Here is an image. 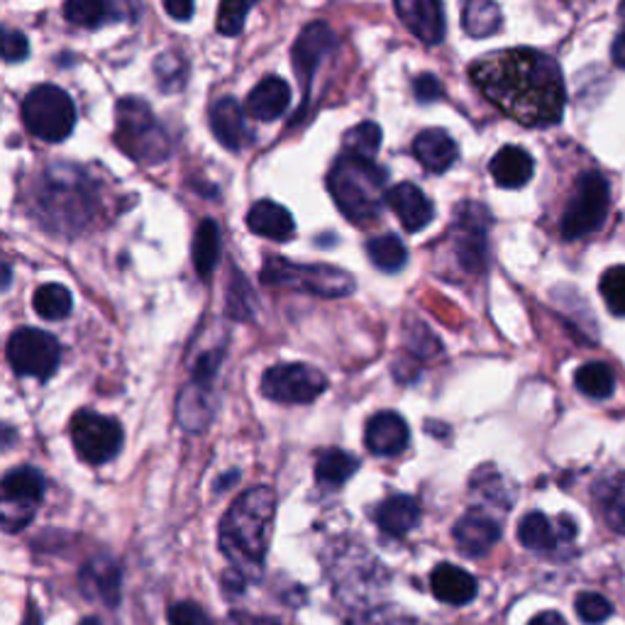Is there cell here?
<instances>
[{
  "instance_id": "obj_5",
  "label": "cell",
  "mask_w": 625,
  "mask_h": 625,
  "mask_svg": "<svg viewBox=\"0 0 625 625\" xmlns=\"http://www.w3.org/2000/svg\"><path fill=\"white\" fill-rule=\"evenodd\" d=\"M115 144L140 164H162L171 154V140L142 98L128 95L115 108Z\"/></svg>"
},
{
  "instance_id": "obj_47",
  "label": "cell",
  "mask_w": 625,
  "mask_h": 625,
  "mask_svg": "<svg viewBox=\"0 0 625 625\" xmlns=\"http://www.w3.org/2000/svg\"><path fill=\"white\" fill-rule=\"evenodd\" d=\"M164 10L169 12L171 18H177V20H189L193 16V3L191 0H167L164 3Z\"/></svg>"
},
{
  "instance_id": "obj_51",
  "label": "cell",
  "mask_w": 625,
  "mask_h": 625,
  "mask_svg": "<svg viewBox=\"0 0 625 625\" xmlns=\"http://www.w3.org/2000/svg\"><path fill=\"white\" fill-rule=\"evenodd\" d=\"M83 625H98V621H85Z\"/></svg>"
},
{
  "instance_id": "obj_24",
  "label": "cell",
  "mask_w": 625,
  "mask_h": 625,
  "mask_svg": "<svg viewBox=\"0 0 625 625\" xmlns=\"http://www.w3.org/2000/svg\"><path fill=\"white\" fill-rule=\"evenodd\" d=\"M488 171H492V177L501 189H521L533 179L535 162L523 147L508 144L501 147V150L494 154Z\"/></svg>"
},
{
  "instance_id": "obj_39",
  "label": "cell",
  "mask_w": 625,
  "mask_h": 625,
  "mask_svg": "<svg viewBox=\"0 0 625 625\" xmlns=\"http://www.w3.org/2000/svg\"><path fill=\"white\" fill-rule=\"evenodd\" d=\"M154 71H157V79H159V83H162L164 91H179L181 85L187 83V61L174 52H167L159 57Z\"/></svg>"
},
{
  "instance_id": "obj_11",
  "label": "cell",
  "mask_w": 625,
  "mask_h": 625,
  "mask_svg": "<svg viewBox=\"0 0 625 625\" xmlns=\"http://www.w3.org/2000/svg\"><path fill=\"white\" fill-rule=\"evenodd\" d=\"M44 476L32 464L10 470L3 480V528L22 531L34 518L37 506L44 498Z\"/></svg>"
},
{
  "instance_id": "obj_38",
  "label": "cell",
  "mask_w": 625,
  "mask_h": 625,
  "mask_svg": "<svg viewBox=\"0 0 625 625\" xmlns=\"http://www.w3.org/2000/svg\"><path fill=\"white\" fill-rule=\"evenodd\" d=\"M598 289H602L606 309L618 317H625V266L606 269Z\"/></svg>"
},
{
  "instance_id": "obj_36",
  "label": "cell",
  "mask_w": 625,
  "mask_h": 625,
  "mask_svg": "<svg viewBox=\"0 0 625 625\" xmlns=\"http://www.w3.org/2000/svg\"><path fill=\"white\" fill-rule=\"evenodd\" d=\"M32 305L37 315H42L44 321H64L73 309V299L67 286L44 284L34 291Z\"/></svg>"
},
{
  "instance_id": "obj_12",
  "label": "cell",
  "mask_w": 625,
  "mask_h": 625,
  "mask_svg": "<svg viewBox=\"0 0 625 625\" xmlns=\"http://www.w3.org/2000/svg\"><path fill=\"white\" fill-rule=\"evenodd\" d=\"M71 443L77 455L89 464H105L122 447V427L108 415L81 411L71 421Z\"/></svg>"
},
{
  "instance_id": "obj_14",
  "label": "cell",
  "mask_w": 625,
  "mask_h": 625,
  "mask_svg": "<svg viewBox=\"0 0 625 625\" xmlns=\"http://www.w3.org/2000/svg\"><path fill=\"white\" fill-rule=\"evenodd\" d=\"M335 47H337V37L327 22H321V20L311 22L309 28L299 34L291 57H293V69H296V73H299L305 95H309L311 81L317 73V67L323 64V59L333 54Z\"/></svg>"
},
{
  "instance_id": "obj_40",
  "label": "cell",
  "mask_w": 625,
  "mask_h": 625,
  "mask_svg": "<svg viewBox=\"0 0 625 625\" xmlns=\"http://www.w3.org/2000/svg\"><path fill=\"white\" fill-rule=\"evenodd\" d=\"M574 611H577L579 618L589 625L606 623L611 616H614V606L608 604V598L594 592L579 594L577 602H574Z\"/></svg>"
},
{
  "instance_id": "obj_33",
  "label": "cell",
  "mask_w": 625,
  "mask_h": 625,
  "mask_svg": "<svg viewBox=\"0 0 625 625\" xmlns=\"http://www.w3.org/2000/svg\"><path fill=\"white\" fill-rule=\"evenodd\" d=\"M64 18L79 28H101L105 22H113L120 18V10L105 0H71L64 6Z\"/></svg>"
},
{
  "instance_id": "obj_49",
  "label": "cell",
  "mask_w": 625,
  "mask_h": 625,
  "mask_svg": "<svg viewBox=\"0 0 625 625\" xmlns=\"http://www.w3.org/2000/svg\"><path fill=\"white\" fill-rule=\"evenodd\" d=\"M238 616H240L238 618L240 625H279V623L269 621V618H254V616H242V614H238Z\"/></svg>"
},
{
  "instance_id": "obj_13",
  "label": "cell",
  "mask_w": 625,
  "mask_h": 625,
  "mask_svg": "<svg viewBox=\"0 0 625 625\" xmlns=\"http://www.w3.org/2000/svg\"><path fill=\"white\" fill-rule=\"evenodd\" d=\"M457 256L464 272L482 274L486 269V230L492 225V213L480 203H460L457 208Z\"/></svg>"
},
{
  "instance_id": "obj_23",
  "label": "cell",
  "mask_w": 625,
  "mask_h": 625,
  "mask_svg": "<svg viewBox=\"0 0 625 625\" xmlns=\"http://www.w3.org/2000/svg\"><path fill=\"white\" fill-rule=\"evenodd\" d=\"M413 154L427 171H433V174H443V171H447L452 164L457 162L460 150H457V142L450 138V132L433 128V130H423L419 138H415Z\"/></svg>"
},
{
  "instance_id": "obj_27",
  "label": "cell",
  "mask_w": 625,
  "mask_h": 625,
  "mask_svg": "<svg viewBox=\"0 0 625 625\" xmlns=\"http://www.w3.org/2000/svg\"><path fill=\"white\" fill-rule=\"evenodd\" d=\"M211 386L191 382L181 391L177 403L179 423L187 427L189 433H203L213 421V406H211Z\"/></svg>"
},
{
  "instance_id": "obj_3",
  "label": "cell",
  "mask_w": 625,
  "mask_h": 625,
  "mask_svg": "<svg viewBox=\"0 0 625 625\" xmlns=\"http://www.w3.org/2000/svg\"><path fill=\"white\" fill-rule=\"evenodd\" d=\"M34 199L42 223L54 232H79L93 218L91 183L73 167L49 169Z\"/></svg>"
},
{
  "instance_id": "obj_44",
  "label": "cell",
  "mask_w": 625,
  "mask_h": 625,
  "mask_svg": "<svg viewBox=\"0 0 625 625\" xmlns=\"http://www.w3.org/2000/svg\"><path fill=\"white\" fill-rule=\"evenodd\" d=\"M413 93L419 98V103H435L437 98L443 95V85H440L433 73H421V77L413 81Z\"/></svg>"
},
{
  "instance_id": "obj_45",
  "label": "cell",
  "mask_w": 625,
  "mask_h": 625,
  "mask_svg": "<svg viewBox=\"0 0 625 625\" xmlns=\"http://www.w3.org/2000/svg\"><path fill=\"white\" fill-rule=\"evenodd\" d=\"M242 301H248V303H252V296H250V286H248V281L242 279V274H240V289L235 291V289H228V313L232 315V317H238V321H244V317L250 315V311L244 309L242 305Z\"/></svg>"
},
{
  "instance_id": "obj_26",
  "label": "cell",
  "mask_w": 625,
  "mask_h": 625,
  "mask_svg": "<svg viewBox=\"0 0 625 625\" xmlns=\"http://www.w3.org/2000/svg\"><path fill=\"white\" fill-rule=\"evenodd\" d=\"M374 521L382 533L391 535V537H403L409 535L415 525L421 521V504L413 496L399 494L386 498L384 504H379Z\"/></svg>"
},
{
  "instance_id": "obj_1",
  "label": "cell",
  "mask_w": 625,
  "mask_h": 625,
  "mask_svg": "<svg viewBox=\"0 0 625 625\" xmlns=\"http://www.w3.org/2000/svg\"><path fill=\"white\" fill-rule=\"evenodd\" d=\"M472 81L488 101L525 128L557 125L567 89L553 57L537 49H501L472 64Z\"/></svg>"
},
{
  "instance_id": "obj_29",
  "label": "cell",
  "mask_w": 625,
  "mask_h": 625,
  "mask_svg": "<svg viewBox=\"0 0 625 625\" xmlns=\"http://www.w3.org/2000/svg\"><path fill=\"white\" fill-rule=\"evenodd\" d=\"M606 523L616 533L625 535V474H614L594 488Z\"/></svg>"
},
{
  "instance_id": "obj_18",
  "label": "cell",
  "mask_w": 625,
  "mask_h": 625,
  "mask_svg": "<svg viewBox=\"0 0 625 625\" xmlns=\"http://www.w3.org/2000/svg\"><path fill=\"white\" fill-rule=\"evenodd\" d=\"M498 537H501V525L480 508L464 513L455 525V543L460 547V553L467 557L488 555L492 553V547L498 543Z\"/></svg>"
},
{
  "instance_id": "obj_43",
  "label": "cell",
  "mask_w": 625,
  "mask_h": 625,
  "mask_svg": "<svg viewBox=\"0 0 625 625\" xmlns=\"http://www.w3.org/2000/svg\"><path fill=\"white\" fill-rule=\"evenodd\" d=\"M30 52V44H28V37L18 30H6L3 32V57L6 61H22Z\"/></svg>"
},
{
  "instance_id": "obj_50",
  "label": "cell",
  "mask_w": 625,
  "mask_h": 625,
  "mask_svg": "<svg viewBox=\"0 0 625 625\" xmlns=\"http://www.w3.org/2000/svg\"><path fill=\"white\" fill-rule=\"evenodd\" d=\"M24 625H37V621H34V618H28V623H24Z\"/></svg>"
},
{
  "instance_id": "obj_2",
  "label": "cell",
  "mask_w": 625,
  "mask_h": 625,
  "mask_svg": "<svg viewBox=\"0 0 625 625\" xmlns=\"http://www.w3.org/2000/svg\"><path fill=\"white\" fill-rule=\"evenodd\" d=\"M276 496L269 486L244 492L220 521V550L240 574L262 572L269 541H272Z\"/></svg>"
},
{
  "instance_id": "obj_34",
  "label": "cell",
  "mask_w": 625,
  "mask_h": 625,
  "mask_svg": "<svg viewBox=\"0 0 625 625\" xmlns=\"http://www.w3.org/2000/svg\"><path fill=\"white\" fill-rule=\"evenodd\" d=\"M574 384L589 399H608L616 389L614 372L608 370L604 362H586L582 364L577 374H574Z\"/></svg>"
},
{
  "instance_id": "obj_9",
  "label": "cell",
  "mask_w": 625,
  "mask_h": 625,
  "mask_svg": "<svg viewBox=\"0 0 625 625\" xmlns=\"http://www.w3.org/2000/svg\"><path fill=\"white\" fill-rule=\"evenodd\" d=\"M327 389V379L311 364H276L262 376V394L269 401L303 406L321 399Z\"/></svg>"
},
{
  "instance_id": "obj_20",
  "label": "cell",
  "mask_w": 625,
  "mask_h": 625,
  "mask_svg": "<svg viewBox=\"0 0 625 625\" xmlns=\"http://www.w3.org/2000/svg\"><path fill=\"white\" fill-rule=\"evenodd\" d=\"M386 205L399 215L401 225L409 232H421L433 223V203L415 183H396L394 189H389Z\"/></svg>"
},
{
  "instance_id": "obj_30",
  "label": "cell",
  "mask_w": 625,
  "mask_h": 625,
  "mask_svg": "<svg viewBox=\"0 0 625 625\" xmlns=\"http://www.w3.org/2000/svg\"><path fill=\"white\" fill-rule=\"evenodd\" d=\"M501 24H504L501 8L496 3H488V0H472V3H467L462 10V28L470 37H474V40L496 34Z\"/></svg>"
},
{
  "instance_id": "obj_17",
  "label": "cell",
  "mask_w": 625,
  "mask_h": 625,
  "mask_svg": "<svg viewBox=\"0 0 625 625\" xmlns=\"http://www.w3.org/2000/svg\"><path fill=\"white\" fill-rule=\"evenodd\" d=\"M211 130L215 140L232 152H240L254 142V130L248 125L244 110L235 98H220L211 108Z\"/></svg>"
},
{
  "instance_id": "obj_31",
  "label": "cell",
  "mask_w": 625,
  "mask_h": 625,
  "mask_svg": "<svg viewBox=\"0 0 625 625\" xmlns=\"http://www.w3.org/2000/svg\"><path fill=\"white\" fill-rule=\"evenodd\" d=\"M360 460L342 450H323L315 460V480L323 486H342L357 472Z\"/></svg>"
},
{
  "instance_id": "obj_35",
  "label": "cell",
  "mask_w": 625,
  "mask_h": 625,
  "mask_svg": "<svg viewBox=\"0 0 625 625\" xmlns=\"http://www.w3.org/2000/svg\"><path fill=\"white\" fill-rule=\"evenodd\" d=\"M366 254L374 266L382 269V272H399V269L406 266L409 252L406 244H403L396 235H379L366 242Z\"/></svg>"
},
{
  "instance_id": "obj_37",
  "label": "cell",
  "mask_w": 625,
  "mask_h": 625,
  "mask_svg": "<svg viewBox=\"0 0 625 625\" xmlns=\"http://www.w3.org/2000/svg\"><path fill=\"white\" fill-rule=\"evenodd\" d=\"M379 147H382V128L376 122H360L357 128H352L345 134V154L350 157L374 162Z\"/></svg>"
},
{
  "instance_id": "obj_7",
  "label": "cell",
  "mask_w": 625,
  "mask_h": 625,
  "mask_svg": "<svg viewBox=\"0 0 625 625\" xmlns=\"http://www.w3.org/2000/svg\"><path fill=\"white\" fill-rule=\"evenodd\" d=\"M22 122L34 138L61 142L77 128V105L57 85H37L22 101Z\"/></svg>"
},
{
  "instance_id": "obj_6",
  "label": "cell",
  "mask_w": 625,
  "mask_h": 625,
  "mask_svg": "<svg viewBox=\"0 0 625 625\" xmlns=\"http://www.w3.org/2000/svg\"><path fill=\"white\" fill-rule=\"evenodd\" d=\"M260 279L264 286L293 289L323 299H342L354 291V279L345 269L330 264H296L281 260V256H269Z\"/></svg>"
},
{
  "instance_id": "obj_8",
  "label": "cell",
  "mask_w": 625,
  "mask_h": 625,
  "mask_svg": "<svg viewBox=\"0 0 625 625\" xmlns=\"http://www.w3.org/2000/svg\"><path fill=\"white\" fill-rule=\"evenodd\" d=\"M611 208L608 181L598 171H586L574 187L572 199L562 218V238L582 240L604 228Z\"/></svg>"
},
{
  "instance_id": "obj_25",
  "label": "cell",
  "mask_w": 625,
  "mask_h": 625,
  "mask_svg": "<svg viewBox=\"0 0 625 625\" xmlns=\"http://www.w3.org/2000/svg\"><path fill=\"white\" fill-rule=\"evenodd\" d=\"M248 228L254 235L274 242H286L293 238V232H296V223H293L291 213L284 205L274 201H256L248 213Z\"/></svg>"
},
{
  "instance_id": "obj_21",
  "label": "cell",
  "mask_w": 625,
  "mask_h": 625,
  "mask_svg": "<svg viewBox=\"0 0 625 625\" xmlns=\"http://www.w3.org/2000/svg\"><path fill=\"white\" fill-rule=\"evenodd\" d=\"M291 105V85L279 77H266L254 85L248 95V113L254 120H276L289 110Z\"/></svg>"
},
{
  "instance_id": "obj_16",
  "label": "cell",
  "mask_w": 625,
  "mask_h": 625,
  "mask_svg": "<svg viewBox=\"0 0 625 625\" xmlns=\"http://www.w3.org/2000/svg\"><path fill=\"white\" fill-rule=\"evenodd\" d=\"M409 425L394 411L376 413L366 423L364 431V445L376 457H396L409 447Z\"/></svg>"
},
{
  "instance_id": "obj_28",
  "label": "cell",
  "mask_w": 625,
  "mask_h": 625,
  "mask_svg": "<svg viewBox=\"0 0 625 625\" xmlns=\"http://www.w3.org/2000/svg\"><path fill=\"white\" fill-rule=\"evenodd\" d=\"M83 584L85 592L103 598L105 606H118L120 602V567L113 560H93L89 567L83 569Z\"/></svg>"
},
{
  "instance_id": "obj_42",
  "label": "cell",
  "mask_w": 625,
  "mask_h": 625,
  "mask_svg": "<svg viewBox=\"0 0 625 625\" xmlns=\"http://www.w3.org/2000/svg\"><path fill=\"white\" fill-rule=\"evenodd\" d=\"M167 621H169V625H211V621H208V616H205V611L191 602L169 606Z\"/></svg>"
},
{
  "instance_id": "obj_46",
  "label": "cell",
  "mask_w": 625,
  "mask_h": 625,
  "mask_svg": "<svg viewBox=\"0 0 625 625\" xmlns=\"http://www.w3.org/2000/svg\"><path fill=\"white\" fill-rule=\"evenodd\" d=\"M621 20H623V30L616 34L614 47H611V57H614V64L625 69V3L621 6Z\"/></svg>"
},
{
  "instance_id": "obj_22",
  "label": "cell",
  "mask_w": 625,
  "mask_h": 625,
  "mask_svg": "<svg viewBox=\"0 0 625 625\" xmlns=\"http://www.w3.org/2000/svg\"><path fill=\"white\" fill-rule=\"evenodd\" d=\"M431 589L437 596V602L450 606H464L474 602L480 586H476V579L470 572H464L457 565H450V562H443V565H437L431 574Z\"/></svg>"
},
{
  "instance_id": "obj_41",
  "label": "cell",
  "mask_w": 625,
  "mask_h": 625,
  "mask_svg": "<svg viewBox=\"0 0 625 625\" xmlns=\"http://www.w3.org/2000/svg\"><path fill=\"white\" fill-rule=\"evenodd\" d=\"M252 10L250 3H238V0H232V3H223L218 10V30L220 34H240L244 28V18H248V12Z\"/></svg>"
},
{
  "instance_id": "obj_19",
  "label": "cell",
  "mask_w": 625,
  "mask_h": 625,
  "mask_svg": "<svg viewBox=\"0 0 625 625\" xmlns=\"http://www.w3.org/2000/svg\"><path fill=\"white\" fill-rule=\"evenodd\" d=\"M399 18L423 44H440L445 37V12L435 0H399Z\"/></svg>"
},
{
  "instance_id": "obj_4",
  "label": "cell",
  "mask_w": 625,
  "mask_h": 625,
  "mask_svg": "<svg viewBox=\"0 0 625 625\" xmlns=\"http://www.w3.org/2000/svg\"><path fill=\"white\" fill-rule=\"evenodd\" d=\"M327 189L350 223H370L386 201V169L366 159L342 154L330 169Z\"/></svg>"
},
{
  "instance_id": "obj_10",
  "label": "cell",
  "mask_w": 625,
  "mask_h": 625,
  "mask_svg": "<svg viewBox=\"0 0 625 625\" xmlns=\"http://www.w3.org/2000/svg\"><path fill=\"white\" fill-rule=\"evenodd\" d=\"M8 362L20 376L49 379L61 362V347L44 330L20 327L8 340Z\"/></svg>"
},
{
  "instance_id": "obj_48",
  "label": "cell",
  "mask_w": 625,
  "mask_h": 625,
  "mask_svg": "<svg viewBox=\"0 0 625 625\" xmlns=\"http://www.w3.org/2000/svg\"><path fill=\"white\" fill-rule=\"evenodd\" d=\"M528 625H567V621L557 611H545V614H537Z\"/></svg>"
},
{
  "instance_id": "obj_32",
  "label": "cell",
  "mask_w": 625,
  "mask_h": 625,
  "mask_svg": "<svg viewBox=\"0 0 625 625\" xmlns=\"http://www.w3.org/2000/svg\"><path fill=\"white\" fill-rule=\"evenodd\" d=\"M220 260V228L215 220H203L195 230L193 238V266L201 279H208L213 274V269Z\"/></svg>"
},
{
  "instance_id": "obj_15",
  "label": "cell",
  "mask_w": 625,
  "mask_h": 625,
  "mask_svg": "<svg viewBox=\"0 0 625 625\" xmlns=\"http://www.w3.org/2000/svg\"><path fill=\"white\" fill-rule=\"evenodd\" d=\"M574 537H577V525L567 516L553 523L545 513H528L518 525L521 545L533 553H553L560 545L572 543Z\"/></svg>"
}]
</instances>
